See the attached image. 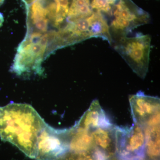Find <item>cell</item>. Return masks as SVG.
<instances>
[{
	"instance_id": "obj_1",
	"label": "cell",
	"mask_w": 160,
	"mask_h": 160,
	"mask_svg": "<svg viewBox=\"0 0 160 160\" xmlns=\"http://www.w3.org/2000/svg\"><path fill=\"white\" fill-rule=\"evenodd\" d=\"M46 123L30 105L11 103L0 107V138L35 159L38 138Z\"/></svg>"
},
{
	"instance_id": "obj_2",
	"label": "cell",
	"mask_w": 160,
	"mask_h": 160,
	"mask_svg": "<svg viewBox=\"0 0 160 160\" xmlns=\"http://www.w3.org/2000/svg\"><path fill=\"white\" fill-rule=\"evenodd\" d=\"M55 32L42 33H26L17 48L11 70L19 76L33 72L44 73L42 64L54 52Z\"/></svg>"
},
{
	"instance_id": "obj_3",
	"label": "cell",
	"mask_w": 160,
	"mask_h": 160,
	"mask_svg": "<svg viewBox=\"0 0 160 160\" xmlns=\"http://www.w3.org/2000/svg\"><path fill=\"white\" fill-rule=\"evenodd\" d=\"M151 41L149 35L139 33L133 37L120 38L112 45L132 71L142 79L148 72Z\"/></svg>"
},
{
	"instance_id": "obj_4",
	"label": "cell",
	"mask_w": 160,
	"mask_h": 160,
	"mask_svg": "<svg viewBox=\"0 0 160 160\" xmlns=\"http://www.w3.org/2000/svg\"><path fill=\"white\" fill-rule=\"evenodd\" d=\"M112 15L114 18L109 27L113 42L120 38L127 37L133 29L147 24L150 20L149 13L132 0H118Z\"/></svg>"
},
{
	"instance_id": "obj_5",
	"label": "cell",
	"mask_w": 160,
	"mask_h": 160,
	"mask_svg": "<svg viewBox=\"0 0 160 160\" xmlns=\"http://www.w3.org/2000/svg\"><path fill=\"white\" fill-rule=\"evenodd\" d=\"M117 152L120 160L145 159L146 137L142 126L138 124L129 128L116 126Z\"/></svg>"
},
{
	"instance_id": "obj_6",
	"label": "cell",
	"mask_w": 160,
	"mask_h": 160,
	"mask_svg": "<svg viewBox=\"0 0 160 160\" xmlns=\"http://www.w3.org/2000/svg\"><path fill=\"white\" fill-rule=\"evenodd\" d=\"M68 150V129H57L46 124L38 138L35 159L57 160Z\"/></svg>"
},
{
	"instance_id": "obj_7",
	"label": "cell",
	"mask_w": 160,
	"mask_h": 160,
	"mask_svg": "<svg viewBox=\"0 0 160 160\" xmlns=\"http://www.w3.org/2000/svg\"><path fill=\"white\" fill-rule=\"evenodd\" d=\"M131 114L134 123L143 126L160 114L159 98L146 95L142 92L129 97Z\"/></svg>"
},
{
	"instance_id": "obj_8",
	"label": "cell",
	"mask_w": 160,
	"mask_h": 160,
	"mask_svg": "<svg viewBox=\"0 0 160 160\" xmlns=\"http://www.w3.org/2000/svg\"><path fill=\"white\" fill-rule=\"evenodd\" d=\"M75 125L81 129L91 131L100 127L111 126L112 124L106 116L98 100H95Z\"/></svg>"
},
{
	"instance_id": "obj_9",
	"label": "cell",
	"mask_w": 160,
	"mask_h": 160,
	"mask_svg": "<svg viewBox=\"0 0 160 160\" xmlns=\"http://www.w3.org/2000/svg\"><path fill=\"white\" fill-rule=\"evenodd\" d=\"M160 115L142 126L146 137L145 159L160 160Z\"/></svg>"
},
{
	"instance_id": "obj_10",
	"label": "cell",
	"mask_w": 160,
	"mask_h": 160,
	"mask_svg": "<svg viewBox=\"0 0 160 160\" xmlns=\"http://www.w3.org/2000/svg\"><path fill=\"white\" fill-rule=\"evenodd\" d=\"M96 147L108 157L116 155V126L100 127L91 131Z\"/></svg>"
},
{
	"instance_id": "obj_11",
	"label": "cell",
	"mask_w": 160,
	"mask_h": 160,
	"mask_svg": "<svg viewBox=\"0 0 160 160\" xmlns=\"http://www.w3.org/2000/svg\"><path fill=\"white\" fill-rule=\"evenodd\" d=\"M91 131L74 125L68 129V150L80 152L95 148Z\"/></svg>"
},
{
	"instance_id": "obj_12",
	"label": "cell",
	"mask_w": 160,
	"mask_h": 160,
	"mask_svg": "<svg viewBox=\"0 0 160 160\" xmlns=\"http://www.w3.org/2000/svg\"><path fill=\"white\" fill-rule=\"evenodd\" d=\"M87 20L90 38H102L112 46L113 41L110 33V27L104 15L99 12L93 11L87 18Z\"/></svg>"
},
{
	"instance_id": "obj_13",
	"label": "cell",
	"mask_w": 160,
	"mask_h": 160,
	"mask_svg": "<svg viewBox=\"0 0 160 160\" xmlns=\"http://www.w3.org/2000/svg\"><path fill=\"white\" fill-rule=\"evenodd\" d=\"M91 0H72L66 22L83 19L89 17L92 12Z\"/></svg>"
},
{
	"instance_id": "obj_14",
	"label": "cell",
	"mask_w": 160,
	"mask_h": 160,
	"mask_svg": "<svg viewBox=\"0 0 160 160\" xmlns=\"http://www.w3.org/2000/svg\"><path fill=\"white\" fill-rule=\"evenodd\" d=\"M109 158L97 147L88 151L76 152L68 150L57 160H108Z\"/></svg>"
},
{
	"instance_id": "obj_15",
	"label": "cell",
	"mask_w": 160,
	"mask_h": 160,
	"mask_svg": "<svg viewBox=\"0 0 160 160\" xmlns=\"http://www.w3.org/2000/svg\"><path fill=\"white\" fill-rule=\"evenodd\" d=\"M118 0H91L90 6L93 11L99 12L109 15H112V10Z\"/></svg>"
},
{
	"instance_id": "obj_16",
	"label": "cell",
	"mask_w": 160,
	"mask_h": 160,
	"mask_svg": "<svg viewBox=\"0 0 160 160\" xmlns=\"http://www.w3.org/2000/svg\"><path fill=\"white\" fill-rule=\"evenodd\" d=\"M22 1L25 4V6H27L30 5L33 2L36 1V0H22Z\"/></svg>"
},
{
	"instance_id": "obj_17",
	"label": "cell",
	"mask_w": 160,
	"mask_h": 160,
	"mask_svg": "<svg viewBox=\"0 0 160 160\" xmlns=\"http://www.w3.org/2000/svg\"><path fill=\"white\" fill-rule=\"evenodd\" d=\"M4 21V17H3V14L2 13H0V27L2 26Z\"/></svg>"
},
{
	"instance_id": "obj_18",
	"label": "cell",
	"mask_w": 160,
	"mask_h": 160,
	"mask_svg": "<svg viewBox=\"0 0 160 160\" xmlns=\"http://www.w3.org/2000/svg\"><path fill=\"white\" fill-rule=\"evenodd\" d=\"M108 160H120L116 155L112 157L111 158H109Z\"/></svg>"
},
{
	"instance_id": "obj_19",
	"label": "cell",
	"mask_w": 160,
	"mask_h": 160,
	"mask_svg": "<svg viewBox=\"0 0 160 160\" xmlns=\"http://www.w3.org/2000/svg\"><path fill=\"white\" fill-rule=\"evenodd\" d=\"M4 1H5V0H0V6L2 5L4 2Z\"/></svg>"
},
{
	"instance_id": "obj_20",
	"label": "cell",
	"mask_w": 160,
	"mask_h": 160,
	"mask_svg": "<svg viewBox=\"0 0 160 160\" xmlns=\"http://www.w3.org/2000/svg\"><path fill=\"white\" fill-rule=\"evenodd\" d=\"M145 160V159H144V160Z\"/></svg>"
}]
</instances>
